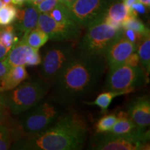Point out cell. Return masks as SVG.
Returning a JSON list of instances; mask_svg holds the SVG:
<instances>
[{
  "label": "cell",
  "instance_id": "obj_1",
  "mask_svg": "<svg viewBox=\"0 0 150 150\" xmlns=\"http://www.w3.org/2000/svg\"><path fill=\"white\" fill-rule=\"evenodd\" d=\"M106 64L103 56L75 52L55 79L54 93L58 101L70 104L93 91L104 74Z\"/></svg>",
  "mask_w": 150,
  "mask_h": 150
},
{
  "label": "cell",
  "instance_id": "obj_2",
  "mask_svg": "<svg viewBox=\"0 0 150 150\" xmlns=\"http://www.w3.org/2000/svg\"><path fill=\"white\" fill-rule=\"evenodd\" d=\"M87 122L76 112L60 115L46 130L17 140L13 149L26 150H78L85 144Z\"/></svg>",
  "mask_w": 150,
  "mask_h": 150
},
{
  "label": "cell",
  "instance_id": "obj_3",
  "mask_svg": "<svg viewBox=\"0 0 150 150\" xmlns=\"http://www.w3.org/2000/svg\"><path fill=\"white\" fill-rule=\"evenodd\" d=\"M50 84L43 79L23 82L2 95L6 104L13 115H18L29 110L45 97Z\"/></svg>",
  "mask_w": 150,
  "mask_h": 150
},
{
  "label": "cell",
  "instance_id": "obj_4",
  "mask_svg": "<svg viewBox=\"0 0 150 150\" xmlns=\"http://www.w3.org/2000/svg\"><path fill=\"white\" fill-rule=\"evenodd\" d=\"M78 45L79 52L91 56H104L115 41L123 35V28L116 29L100 20L89 26Z\"/></svg>",
  "mask_w": 150,
  "mask_h": 150
},
{
  "label": "cell",
  "instance_id": "obj_5",
  "mask_svg": "<svg viewBox=\"0 0 150 150\" xmlns=\"http://www.w3.org/2000/svg\"><path fill=\"white\" fill-rule=\"evenodd\" d=\"M149 131L138 128L125 134L101 133L95 137L91 149L96 150H144L149 149Z\"/></svg>",
  "mask_w": 150,
  "mask_h": 150
},
{
  "label": "cell",
  "instance_id": "obj_6",
  "mask_svg": "<svg viewBox=\"0 0 150 150\" xmlns=\"http://www.w3.org/2000/svg\"><path fill=\"white\" fill-rule=\"evenodd\" d=\"M147 76L140 65H129L123 64L109 69L105 88L110 91H135L147 83Z\"/></svg>",
  "mask_w": 150,
  "mask_h": 150
},
{
  "label": "cell",
  "instance_id": "obj_7",
  "mask_svg": "<svg viewBox=\"0 0 150 150\" xmlns=\"http://www.w3.org/2000/svg\"><path fill=\"white\" fill-rule=\"evenodd\" d=\"M75 52L74 45L70 42H60L50 47L41 59L42 79L47 81H55Z\"/></svg>",
  "mask_w": 150,
  "mask_h": 150
},
{
  "label": "cell",
  "instance_id": "obj_8",
  "mask_svg": "<svg viewBox=\"0 0 150 150\" xmlns=\"http://www.w3.org/2000/svg\"><path fill=\"white\" fill-rule=\"evenodd\" d=\"M26 112L20 119V126L29 136L46 130L61 115L59 108L47 101L38 103Z\"/></svg>",
  "mask_w": 150,
  "mask_h": 150
},
{
  "label": "cell",
  "instance_id": "obj_9",
  "mask_svg": "<svg viewBox=\"0 0 150 150\" xmlns=\"http://www.w3.org/2000/svg\"><path fill=\"white\" fill-rule=\"evenodd\" d=\"M109 5L108 0H75L67 8L75 23L88 28L103 20Z\"/></svg>",
  "mask_w": 150,
  "mask_h": 150
},
{
  "label": "cell",
  "instance_id": "obj_10",
  "mask_svg": "<svg viewBox=\"0 0 150 150\" xmlns=\"http://www.w3.org/2000/svg\"><path fill=\"white\" fill-rule=\"evenodd\" d=\"M37 27L48 35L49 40L59 42L77 40L81 28L76 23H60L47 13H39Z\"/></svg>",
  "mask_w": 150,
  "mask_h": 150
},
{
  "label": "cell",
  "instance_id": "obj_11",
  "mask_svg": "<svg viewBox=\"0 0 150 150\" xmlns=\"http://www.w3.org/2000/svg\"><path fill=\"white\" fill-rule=\"evenodd\" d=\"M41 59L39 50L30 47L26 42L24 36L11 49L5 59L11 67L17 65L35 66L40 64Z\"/></svg>",
  "mask_w": 150,
  "mask_h": 150
},
{
  "label": "cell",
  "instance_id": "obj_12",
  "mask_svg": "<svg viewBox=\"0 0 150 150\" xmlns=\"http://www.w3.org/2000/svg\"><path fill=\"white\" fill-rule=\"evenodd\" d=\"M137 47L122 35L110 45L104 54L105 61L109 69L125 63L131 54L136 52Z\"/></svg>",
  "mask_w": 150,
  "mask_h": 150
},
{
  "label": "cell",
  "instance_id": "obj_13",
  "mask_svg": "<svg viewBox=\"0 0 150 150\" xmlns=\"http://www.w3.org/2000/svg\"><path fill=\"white\" fill-rule=\"evenodd\" d=\"M127 112L138 128H147L150 124L149 99L146 96L133 99L127 106Z\"/></svg>",
  "mask_w": 150,
  "mask_h": 150
},
{
  "label": "cell",
  "instance_id": "obj_14",
  "mask_svg": "<svg viewBox=\"0 0 150 150\" xmlns=\"http://www.w3.org/2000/svg\"><path fill=\"white\" fill-rule=\"evenodd\" d=\"M39 13L34 6L29 4L23 8L17 10L16 28L18 31L23 33H28L29 31L37 27Z\"/></svg>",
  "mask_w": 150,
  "mask_h": 150
},
{
  "label": "cell",
  "instance_id": "obj_15",
  "mask_svg": "<svg viewBox=\"0 0 150 150\" xmlns=\"http://www.w3.org/2000/svg\"><path fill=\"white\" fill-rule=\"evenodd\" d=\"M105 16L122 24L130 17H136L137 13L128 8L122 1H117L108 6Z\"/></svg>",
  "mask_w": 150,
  "mask_h": 150
},
{
  "label": "cell",
  "instance_id": "obj_16",
  "mask_svg": "<svg viewBox=\"0 0 150 150\" xmlns=\"http://www.w3.org/2000/svg\"><path fill=\"white\" fill-rule=\"evenodd\" d=\"M29 78L25 65L11 67L5 79L4 92L11 91Z\"/></svg>",
  "mask_w": 150,
  "mask_h": 150
},
{
  "label": "cell",
  "instance_id": "obj_17",
  "mask_svg": "<svg viewBox=\"0 0 150 150\" xmlns=\"http://www.w3.org/2000/svg\"><path fill=\"white\" fill-rule=\"evenodd\" d=\"M139 64L148 76L150 72V37L149 32L143 35L137 47Z\"/></svg>",
  "mask_w": 150,
  "mask_h": 150
},
{
  "label": "cell",
  "instance_id": "obj_18",
  "mask_svg": "<svg viewBox=\"0 0 150 150\" xmlns=\"http://www.w3.org/2000/svg\"><path fill=\"white\" fill-rule=\"evenodd\" d=\"M117 119L110 131L114 134H125L133 132L138 129L127 112L120 111L117 115Z\"/></svg>",
  "mask_w": 150,
  "mask_h": 150
},
{
  "label": "cell",
  "instance_id": "obj_19",
  "mask_svg": "<svg viewBox=\"0 0 150 150\" xmlns=\"http://www.w3.org/2000/svg\"><path fill=\"white\" fill-rule=\"evenodd\" d=\"M130 91H108L106 93H101L93 102H86L88 105H95L99 107L102 110V112H106L108 108V106L111 104L112 99L115 98L116 97L120 96V95H126V94L130 93Z\"/></svg>",
  "mask_w": 150,
  "mask_h": 150
},
{
  "label": "cell",
  "instance_id": "obj_20",
  "mask_svg": "<svg viewBox=\"0 0 150 150\" xmlns=\"http://www.w3.org/2000/svg\"><path fill=\"white\" fill-rule=\"evenodd\" d=\"M26 42L32 48L39 50L49 40L48 35L44 31L35 27L28 33H24Z\"/></svg>",
  "mask_w": 150,
  "mask_h": 150
},
{
  "label": "cell",
  "instance_id": "obj_21",
  "mask_svg": "<svg viewBox=\"0 0 150 150\" xmlns=\"http://www.w3.org/2000/svg\"><path fill=\"white\" fill-rule=\"evenodd\" d=\"M47 14H48L55 21L60 22V23H75L71 18L67 7L60 1Z\"/></svg>",
  "mask_w": 150,
  "mask_h": 150
},
{
  "label": "cell",
  "instance_id": "obj_22",
  "mask_svg": "<svg viewBox=\"0 0 150 150\" xmlns=\"http://www.w3.org/2000/svg\"><path fill=\"white\" fill-rule=\"evenodd\" d=\"M18 40L13 26H0V42L5 47L11 50Z\"/></svg>",
  "mask_w": 150,
  "mask_h": 150
},
{
  "label": "cell",
  "instance_id": "obj_23",
  "mask_svg": "<svg viewBox=\"0 0 150 150\" xmlns=\"http://www.w3.org/2000/svg\"><path fill=\"white\" fill-rule=\"evenodd\" d=\"M18 8L13 4L3 5L0 8V26L10 25L15 22Z\"/></svg>",
  "mask_w": 150,
  "mask_h": 150
},
{
  "label": "cell",
  "instance_id": "obj_24",
  "mask_svg": "<svg viewBox=\"0 0 150 150\" xmlns=\"http://www.w3.org/2000/svg\"><path fill=\"white\" fill-rule=\"evenodd\" d=\"M117 119V116L116 114H108L101 117L95 125L97 133H107L110 132L111 129L113 127Z\"/></svg>",
  "mask_w": 150,
  "mask_h": 150
},
{
  "label": "cell",
  "instance_id": "obj_25",
  "mask_svg": "<svg viewBox=\"0 0 150 150\" xmlns=\"http://www.w3.org/2000/svg\"><path fill=\"white\" fill-rule=\"evenodd\" d=\"M122 27L123 29H129L138 31L142 35H145L147 33L149 32V29L145 27V25L142 23L141 20H140L135 16L130 17L129 18L127 19L125 21L122 23Z\"/></svg>",
  "mask_w": 150,
  "mask_h": 150
},
{
  "label": "cell",
  "instance_id": "obj_26",
  "mask_svg": "<svg viewBox=\"0 0 150 150\" xmlns=\"http://www.w3.org/2000/svg\"><path fill=\"white\" fill-rule=\"evenodd\" d=\"M12 144V136L8 127L3 124L0 125V150H6Z\"/></svg>",
  "mask_w": 150,
  "mask_h": 150
},
{
  "label": "cell",
  "instance_id": "obj_27",
  "mask_svg": "<svg viewBox=\"0 0 150 150\" xmlns=\"http://www.w3.org/2000/svg\"><path fill=\"white\" fill-rule=\"evenodd\" d=\"M59 2V0H42L38 4L34 6L39 13H48Z\"/></svg>",
  "mask_w": 150,
  "mask_h": 150
},
{
  "label": "cell",
  "instance_id": "obj_28",
  "mask_svg": "<svg viewBox=\"0 0 150 150\" xmlns=\"http://www.w3.org/2000/svg\"><path fill=\"white\" fill-rule=\"evenodd\" d=\"M123 35L127 38L129 41L134 43L135 45L138 47L140 41H141L142 37L144 35L138 32V31H134L129 29H123Z\"/></svg>",
  "mask_w": 150,
  "mask_h": 150
},
{
  "label": "cell",
  "instance_id": "obj_29",
  "mask_svg": "<svg viewBox=\"0 0 150 150\" xmlns=\"http://www.w3.org/2000/svg\"><path fill=\"white\" fill-rule=\"evenodd\" d=\"M11 66L5 59L0 60V93H4L5 79Z\"/></svg>",
  "mask_w": 150,
  "mask_h": 150
},
{
  "label": "cell",
  "instance_id": "obj_30",
  "mask_svg": "<svg viewBox=\"0 0 150 150\" xmlns=\"http://www.w3.org/2000/svg\"><path fill=\"white\" fill-rule=\"evenodd\" d=\"M7 107L2 94L0 93V125L3 124L6 117Z\"/></svg>",
  "mask_w": 150,
  "mask_h": 150
},
{
  "label": "cell",
  "instance_id": "obj_31",
  "mask_svg": "<svg viewBox=\"0 0 150 150\" xmlns=\"http://www.w3.org/2000/svg\"><path fill=\"white\" fill-rule=\"evenodd\" d=\"M124 64L133 65V66L139 65V58H138V54H137V52L136 53V52H134V53L131 54V55L127 58Z\"/></svg>",
  "mask_w": 150,
  "mask_h": 150
},
{
  "label": "cell",
  "instance_id": "obj_32",
  "mask_svg": "<svg viewBox=\"0 0 150 150\" xmlns=\"http://www.w3.org/2000/svg\"><path fill=\"white\" fill-rule=\"evenodd\" d=\"M145 7L146 6L145 5H143L142 3H140L138 1L132 5L131 10H133L134 11H135L137 14L138 13L143 14L145 13L146 11Z\"/></svg>",
  "mask_w": 150,
  "mask_h": 150
},
{
  "label": "cell",
  "instance_id": "obj_33",
  "mask_svg": "<svg viewBox=\"0 0 150 150\" xmlns=\"http://www.w3.org/2000/svg\"><path fill=\"white\" fill-rule=\"evenodd\" d=\"M11 50L5 47L0 42V60H4L6 58L7 55H8L9 51Z\"/></svg>",
  "mask_w": 150,
  "mask_h": 150
},
{
  "label": "cell",
  "instance_id": "obj_34",
  "mask_svg": "<svg viewBox=\"0 0 150 150\" xmlns=\"http://www.w3.org/2000/svg\"><path fill=\"white\" fill-rule=\"evenodd\" d=\"M136 1H138V0H122V2L130 9L131 8L132 5L134 3H136Z\"/></svg>",
  "mask_w": 150,
  "mask_h": 150
},
{
  "label": "cell",
  "instance_id": "obj_35",
  "mask_svg": "<svg viewBox=\"0 0 150 150\" xmlns=\"http://www.w3.org/2000/svg\"><path fill=\"white\" fill-rule=\"evenodd\" d=\"M26 1H27V0H12L11 4L16 6H22Z\"/></svg>",
  "mask_w": 150,
  "mask_h": 150
},
{
  "label": "cell",
  "instance_id": "obj_36",
  "mask_svg": "<svg viewBox=\"0 0 150 150\" xmlns=\"http://www.w3.org/2000/svg\"><path fill=\"white\" fill-rule=\"evenodd\" d=\"M60 2L64 4L65 6L68 7L69 6H70L74 2L75 0H59Z\"/></svg>",
  "mask_w": 150,
  "mask_h": 150
},
{
  "label": "cell",
  "instance_id": "obj_37",
  "mask_svg": "<svg viewBox=\"0 0 150 150\" xmlns=\"http://www.w3.org/2000/svg\"><path fill=\"white\" fill-rule=\"evenodd\" d=\"M138 1H139V2L142 3L143 5H145L146 7H149L150 0H138Z\"/></svg>",
  "mask_w": 150,
  "mask_h": 150
},
{
  "label": "cell",
  "instance_id": "obj_38",
  "mask_svg": "<svg viewBox=\"0 0 150 150\" xmlns=\"http://www.w3.org/2000/svg\"><path fill=\"white\" fill-rule=\"evenodd\" d=\"M1 3L3 4V5H6V4H10L12 2V0H1Z\"/></svg>",
  "mask_w": 150,
  "mask_h": 150
},
{
  "label": "cell",
  "instance_id": "obj_39",
  "mask_svg": "<svg viewBox=\"0 0 150 150\" xmlns=\"http://www.w3.org/2000/svg\"><path fill=\"white\" fill-rule=\"evenodd\" d=\"M3 6V4H2V3H1V0H0V8H1V6Z\"/></svg>",
  "mask_w": 150,
  "mask_h": 150
}]
</instances>
